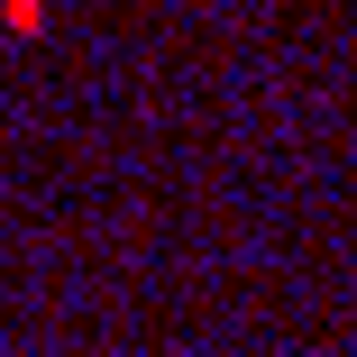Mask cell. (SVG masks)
Listing matches in <instances>:
<instances>
[{"label":"cell","mask_w":357,"mask_h":357,"mask_svg":"<svg viewBox=\"0 0 357 357\" xmlns=\"http://www.w3.org/2000/svg\"><path fill=\"white\" fill-rule=\"evenodd\" d=\"M10 28H19V37H37V28H46V19H37V0H10Z\"/></svg>","instance_id":"obj_1"}]
</instances>
